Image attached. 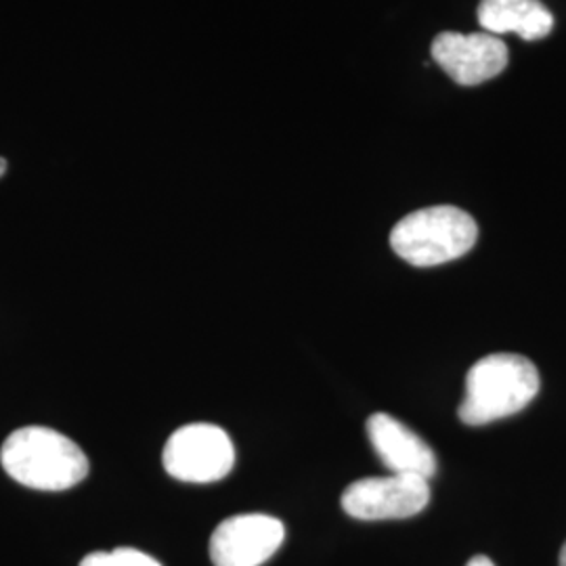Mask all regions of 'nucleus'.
<instances>
[{
  "label": "nucleus",
  "instance_id": "f257e3e1",
  "mask_svg": "<svg viewBox=\"0 0 566 566\" xmlns=\"http://www.w3.org/2000/svg\"><path fill=\"white\" fill-rule=\"evenodd\" d=\"M0 464L13 481L39 491H65L88 474V460L81 447L44 426L11 432L0 449Z\"/></svg>",
  "mask_w": 566,
  "mask_h": 566
},
{
  "label": "nucleus",
  "instance_id": "f03ea898",
  "mask_svg": "<svg viewBox=\"0 0 566 566\" xmlns=\"http://www.w3.org/2000/svg\"><path fill=\"white\" fill-rule=\"evenodd\" d=\"M539 392V371L533 361L516 353L486 355L465 376L460 420L483 426L523 411Z\"/></svg>",
  "mask_w": 566,
  "mask_h": 566
},
{
  "label": "nucleus",
  "instance_id": "7ed1b4c3",
  "mask_svg": "<svg viewBox=\"0 0 566 566\" xmlns=\"http://www.w3.org/2000/svg\"><path fill=\"white\" fill-rule=\"evenodd\" d=\"M479 238L474 219L455 206H432L407 214L390 233L392 250L413 266L451 263Z\"/></svg>",
  "mask_w": 566,
  "mask_h": 566
},
{
  "label": "nucleus",
  "instance_id": "20e7f679",
  "mask_svg": "<svg viewBox=\"0 0 566 566\" xmlns=\"http://www.w3.org/2000/svg\"><path fill=\"white\" fill-rule=\"evenodd\" d=\"M163 462L166 472L182 483H217L235 464V449L219 426H182L164 447Z\"/></svg>",
  "mask_w": 566,
  "mask_h": 566
},
{
  "label": "nucleus",
  "instance_id": "39448f33",
  "mask_svg": "<svg viewBox=\"0 0 566 566\" xmlns=\"http://www.w3.org/2000/svg\"><path fill=\"white\" fill-rule=\"evenodd\" d=\"M430 502V486L418 476H376L346 486L344 512L357 521H399L420 514Z\"/></svg>",
  "mask_w": 566,
  "mask_h": 566
},
{
  "label": "nucleus",
  "instance_id": "423d86ee",
  "mask_svg": "<svg viewBox=\"0 0 566 566\" xmlns=\"http://www.w3.org/2000/svg\"><path fill=\"white\" fill-rule=\"evenodd\" d=\"M282 521L266 514H240L223 521L210 537L214 566H261L282 547Z\"/></svg>",
  "mask_w": 566,
  "mask_h": 566
},
{
  "label": "nucleus",
  "instance_id": "0eeeda50",
  "mask_svg": "<svg viewBox=\"0 0 566 566\" xmlns=\"http://www.w3.org/2000/svg\"><path fill=\"white\" fill-rule=\"evenodd\" d=\"M432 60L443 67L451 81L462 86H476L506 70L507 49L489 32H443L432 41Z\"/></svg>",
  "mask_w": 566,
  "mask_h": 566
},
{
  "label": "nucleus",
  "instance_id": "6e6552de",
  "mask_svg": "<svg viewBox=\"0 0 566 566\" xmlns=\"http://www.w3.org/2000/svg\"><path fill=\"white\" fill-rule=\"evenodd\" d=\"M369 441L392 474L428 481L437 472V455L420 434L388 413H374L367 420Z\"/></svg>",
  "mask_w": 566,
  "mask_h": 566
},
{
  "label": "nucleus",
  "instance_id": "1a4fd4ad",
  "mask_svg": "<svg viewBox=\"0 0 566 566\" xmlns=\"http://www.w3.org/2000/svg\"><path fill=\"white\" fill-rule=\"evenodd\" d=\"M481 28L497 34H518L523 41H542L554 28V18L539 0H481Z\"/></svg>",
  "mask_w": 566,
  "mask_h": 566
},
{
  "label": "nucleus",
  "instance_id": "9d476101",
  "mask_svg": "<svg viewBox=\"0 0 566 566\" xmlns=\"http://www.w3.org/2000/svg\"><path fill=\"white\" fill-rule=\"evenodd\" d=\"M116 566H163L156 558L135 547H118L112 552Z\"/></svg>",
  "mask_w": 566,
  "mask_h": 566
},
{
  "label": "nucleus",
  "instance_id": "9b49d317",
  "mask_svg": "<svg viewBox=\"0 0 566 566\" xmlns=\"http://www.w3.org/2000/svg\"><path fill=\"white\" fill-rule=\"evenodd\" d=\"M81 566H116L112 552H93L82 558Z\"/></svg>",
  "mask_w": 566,
  "mask_h": 566
},
{
  "label": "nucleus",
  "instance_id": "f8f14e48",
  "mask_svg": "<svg viewBox=\"0 0 566 566\" xmlns=\"http://www.w3.org/2000/svg\"><path fill=\"white\" fill-rule=\"evenodd\" d=\"M465 566H495L491 563V558H486V556H474V558H470L468 560V565Z\"/></svg>",
  "mask_w": 566,
  "mask_h": 566
},
{
  "label": "nucleus",
  "instance_id": "ddd939ff",
  "mask_svg": "<svg viewBox=\"0 0 566 566\" xmlns=\"http://www.w3.org/2000/svg\"><path fill=\"white\" fill-rule=\"evenodd\" d=\"M558 565L566 566V544L560 549V558H558Z\"/></svg>",
  "mask_w": 566,
  "mask_h": 566
},
{
  "label": "nucleus",
  "instance_id": "4468645a",
  "mask_svg": "<svg viewBox=\"0 0 566 566\" xmlns=\"http://www.w3.org/2000/svg\"><path fill=\"white\" fill-rule=\"evenodd\" d=\"M7 172V160L4 158H0V177Z\"/></svg>",
  "mask_w": 566,
  "mask_h": 566
}]
</instances>
